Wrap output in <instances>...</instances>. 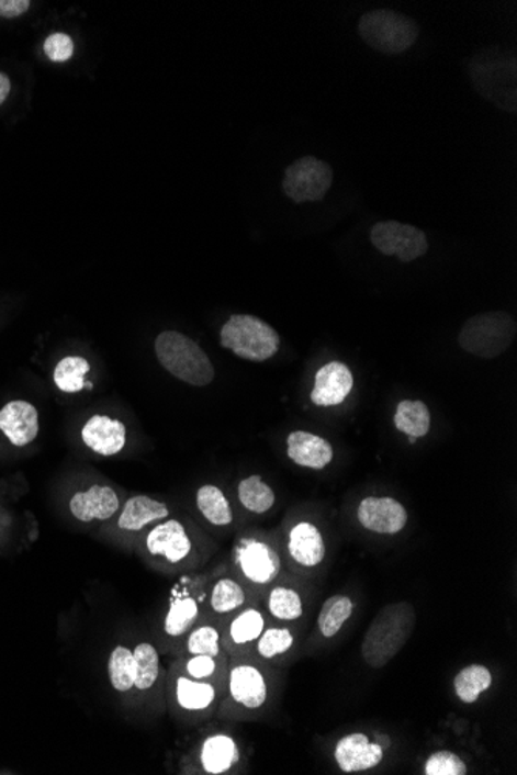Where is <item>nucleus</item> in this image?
I'll return each instance as SVG.
<instances>
[{
    "label": "nucleus",
    "mask_w": 517,
    "mask_h": 775,
    "mask_svg": "<svg viewBox=\"0 0 517 775\" xmlns=\"http://www.w3.org/2000/svg\"><path fill=\"white\" fill-rule=\"evenodd\" d=\"M273 689L268 664L248 655L229 658L217 716L232 720L258 717L270 705Z\"/></svg>",
    "instance_id": "obj_1"
},
{
    "label": "nucleus",
    "mask_w": 517,
    "mask_h": 775,
    "mask_svg": "<svg viewBox=\"0 0 517 775\" xmlns=\"http://www.w3.org/2000/svg\"><path fill=\"white\" fill-rule=\"evenodd\" d=\"M286 550L292 561L302 569L318 566L326 558L324 537L311 521H300L290 529Z\"/></svg>",
    "instance_id": "obj_27"
},
{
    "label": "nucleus",
    "mask_w": 517,
    "mask_h": 775,
    "mask_svg": "<svg viewBox=\"0 0 517 775\" xmlns=\"http://www.w3.org/2000/svg\"><path fill=\"white\" fill-rule=\"evenodd\" d=\"M180 672L200 682L225 684L226 669L229 658L211 655L176 656L171 661Z\"/></svg>",
    "instance_id": "obj_33"
},
{
    "label": "nucleus",
    "mask_w": 517,
    "mask_h": 775,
    "mask_svg": "<svg viewBox=\"0 0 517 775\" xmlns=\"http://www.w3.org/2000/svg\"><path fill=\"white\" fill-rule=\"evenodd\" d=\"M194 551V539L187 525L171 516L154 525L135 547V553L147 565L160 571L188 565Z\"/></svg>",
    "instance_id": "obj_6"
},
{
    "label": "nucleus",
    "mask_w": 517,
    "mask_h": 775,
    "mask_svg": "<svg viewBox=\"0 0 517 775\" xmlns=\"http://www.w3.org/2000/svg\"><path fill=\"white\" fill-rule=\"evenodd\" d=\"M137 661V679L134 689V710H153L165 698L166 671L160 649L149 639L132 644Z\"/></svg>",
    "instance_id": "obj_15"
},
{
    "label": "nucleus",
    "mask_w": 517,
    "mask_h": 775,
    "mask_svg": "<svg viewBox=\"0 0 517 775\" xmlns=\"http://www.w3.org/2000/svg\"><path fill=\"white\" fill-rule=\"evenodd\" d=\"M470 77L474 89L502 111H517V67L515 56H477L471 63Z\"/></svg>",
    "instance_id": "obj_10"
},
{
    "label": "nucleus",
    "mask_w": 517,
    "mask_h": 775,
    "mask_svg": "<svg viewBox=\"0 0 517 775\" xmlns=\"http://www.w3.org/2000/svg\"><path fill=\"white\" fill-rule=\"evenodd\" d=\"M358 520L376 535H398L407 525L405 506L392 497H368L358 506Z\"/></svg>",
    "instance_id": "obj_21"
},
{
    "label": "nucleus",
    "mask_w": 517,
    "mask_h": 775,
    "mask_svg": "<svg viewBox=\"0 0 517 775\" xmlns=\"http://www.w3.org/2000/svg\"><path fill=\"white\" fill-rule=\"evenodd\" d=\"M224 684L200 682L184 675L172 663L166 671L165 701L169 712L187 725H198L217 716Z\"/></svg>",
    "instance_id": "obj_3"
},
{
    "label": "nucleus",
    "mask_w": 517,
    "mask_h": 775,
    "mask_svg": "<svg viewBox=\"0 0 517 775\" xmlns=\"http://www.w3.org/2000/svg\"><path fill=\"white\" fill-rule=\"evenodd\" d=\"M156 355L166 372L181 383L205 388L216 378V370L205 351L183 333H160L156 339Z\"/></svg>",
    "instance_id": "obj_5"
},
{
    "label": "nucleus",
    "mask_w": 517,
    "mask_h": 775,
    "mask_svg": "<svg viewBox=\"0 0 517 775\" xmlns=\"http://www.w3.org/2000/svg\"><path fill=\"white\" fill-rule=\"evenodd\" d=\"M105 675L109 686L123 703L124 707H134L135 679H137V661L134 649L126 642H116L105 661Z\"/></svg>",
    "instance_id": "obj_24"
},
{
    "label": "nucleus",
    "mask_w": 517,
    "mask_h": 775,
    "mask_svg": "<svg viewBox=\"0 0 517 775\" xmlns=\"http://www.w3.org/2000/svg\"><path fill=\"white\" fill-rule=\"evenodd\" d=\"M286 456L297 467L321 471L331 463L335 451L326 438L305 430H294L286 437Z\"/></svg>",
    "instance_id": "obj_26"
},
{
    "label": "nucleus",
    "mask_w": 517,
    "mask_h": 775,
    "mask_svg": "<svg viewBox=\"0 0 517 775\" xmlns=\"http://www.w3.org/2000/svg\"><path fill=\"white\" fill-rule=\"evenodd\" d=\"M267 614L278 622L300 621L304 615V600L301 593L290 585L278 584L267 588Z\"/></svg>",
    "instance_id": "obj_30"
},
{
    "label": "nucleus",
    "mask_w": 517,
    "mask_h": 775,
    "mask_svg": "<svg viewBox=\"0 0 517 775\" xmlns=\"http://www.w3.org/2000/svg\"><path fill=\"white\" fill-rule=\"evenodd\" d=\"M221 346L247 361L263 362L278 353L281 338L258 316L233 315L222 327Z\"/></svg>",
    "instance_id": "obj_8"
},
{
    "label": "nucleus",
    "mask_w": 517,
    "mask_h": 775,
    "mask_svg": "<svg viewBox=\"0 0 517 775\" xmlns=\"http://www.w3.org/2000/svg\"><path fill=\"white\" fill-rule=\"evenodd\" d=\"M251 589L239 577L221 576L207 585L205 597L206 618L222 621L226 616L236 614L240 608L252 604Z\"/></svg>",
    "instance_id": "obj_23"
},
{
    "label": "nucleus",
    "mask_w": 517,
    "mask_h": 775,
    "mask_svg": "<svg viewBox=\"0 0 517 775\" xmlns=\"http://www.w3.org/2000/svg\"><path fill=\"white\" fill-rule=\"evenodd\" d=\"M371 242L381 255L397 256L409 263L428 252V237L417 226L395 221L379 222L371 228Z\"/></svg>",
    "instance_id": "obj_17"
},
{
    "label": "nucleus",
    "mask_w": 517,
    "mask_h": 775,
    "mask_svg": "<svg viewBox=\"0 0 517 775\" xmlns=\"http://www.w3.org/2000/svg\"><path fill=\"white\" fill-rule=\"evenodd\" d=\"M171 509L164 501L135 494L124 498L119 514L103 527L104 539L124 550H135L139 539L158 521L168 519Z\"/></svg>",
    "instance_id": "obj_7"
},
{
    "label": "nucleus",
    "mask_w": 517,
    "mask_h": 775,
    "mask_svg": "<svg viewBox=\"0 0 517 775\" xmlns=\"http://www.w3.org/2000/svg\"><path fill=\"white\" fill-rule=\"evenodd\" d=\"M334 757L342 773H364L383 763L384 750L381 744L372 743L366 733L355 732L338 740Z\"/></svg>",
    "instance_id": "obj_20"
},
{
    "label": "nucleus",
    "mask_w": 517,
    "mask_h": 775,
    "mask_svg": "<svg viewBox=\"0 0 517 775\" xmlns=\"http://www.w3.org/2000/svg\"><path fill=\"white\" fill-rule=\"evenodd\" d=\"M90 370L92 367L86 358L71 355V357L60 359L56 364L55 372H53V383L60 392L74 395V393L93 388L89 381Z\"/></svg>",
    "instance_id": "obj_32"
},
{
    "label": "nucleus",
    "mask_w": 517,
    "mask_h": 775,
    "mask_svg": "<svg viewBox=\"0 0 517 775\" xmlns=\"http://www.w3.org/2000/svg\"><path fill=\"white\" fill-rule=\"evenodd\" d=\"M221 624L224 649L229 658L248 655L268 626L266 611L255 604L226 616Z\"/></svg>",
    "instance_id": "obj_18"
},
{
    "label": "nucleus",
    "mask_w": 517,
    "mask_h": 775,
    "mask_svg": "<svg viewBox=\"0 0 517 775\" xmlns=\"http://www.w3.org/2000/svg\"><path fill=\"white\" fill-rule=\"evenodd\" d=\"M358 32L369 47L389 56L409 50L420 35L414 19L392 10H373L362 14Z\"/></svg>",
    "instance_id": "obj_9"
},
{
    "label": "nucleus",
    "mask_w": 517,
    "mask_h": 775,
    "mask_svg": "<svg viewBox=\"0 0 517 775\" xmlns=\"http://www.w3.org/2000/svg\"><path fill=\"white\" fill-rule=\"evenodd\" d=\"M425 775H467L468 766L460 755L441 750L434 752L423 766Z\"/></svg>",
    "instance_id": "obj_38"
},
{
    "label": "nucleus",
    "mask_w": 517,
    "mask_h": 775,
    "mask_svg": "<svg viewBox=\"0 0 517 775\" xmlns=\"http://www.w3.org/2000/svg\"><path fill=\"white\" fill-rule=\"evenodd\" d=\"M493 673L486 665L470 664L456 675V697L465 705H473L479 697L492 687Z\"/></svg>",
    "instance_id": "obj_35"
},
{
    "label": "nucleus",
    "mask_w": 517,
    "mask_h": 775,
    "mask_svg": "<svg viewBox=\"0 0 517 775\" xmlns=\"http://www.w3.org/2000/svg\"><path fill=\"white\" fill-rule=\"evenodd\" d=\"M123 494L112 483L89 482L69 498V513L78 524L104 527L119 514Z\"/></svg>",
    "instance_id": "obj_13"
},
{
    "label": "nucleus",
    "mask_w": 517,
    "mask_h": 775,
    "mask_svg": "<svg viewBox=\"0 0 517 775\" xmlns=\"http://www.w3.org/2000/svg\"><path fill=\"white\" fill-rule=\"evenodd\" d=\"M296 644L293 630L285 626H267L258 641L252 645L248 656L256 658L266 664H273L292 652Z\"/></svg>",
    "instance_id": "obj_29"
},
{
    "label": "nucleus",
    "mask_w": 517,
    "mask_h": 775,
    "mask_svg": "<svg viewBox=\"0 0 517 775\" xmlns=\"http://www.w3.org/2000/svg\"><path fill=\"white\" fill-rule=\"evenodd\" d=\"M415 627L413 604H389L376 615L361 645L362 660L372 669H381L398 655L409 641Z\"/></svg>",
    "instance_id": "obj_2"
},
{
    "label": "nucleus",
    "mask_w": 517,
    "mask_h": 775,
    "mask_svg": "<svg viewBox=\"0 0 517 775\" xmlns=\"http://www.w3.org/2000/svg\"><path fill=\"white\" fill-rule=\"evenodd\" d=\"M195 505L203 519L214 527H229L234 520L232 503L216 485H203L195 494Z\"/></svg>",
    "instance_id": "obj_31"
},
{
    "label": "nucleus",
    "mask_w": 517,
    "mask_h": 775,
    "mask_svg": "<svg viewBox=\"0 0 517 775\" xmlns=\"http://www.w3.org/2000/svg\"><path fill=\"white\" fill-rule=\"evenodd\" d=\"M353 600L346 595H335L328 597L321 607L318 615V630L324 638L337 637L346 622L353 614Z\"/></svg>",
    "instance_id": "obj_37"
},
{
    "label": "nucleus",
    "mask_w": 517,
    "mask_h": 775,
    "mask_svg": "<svg viewBox=\"0 0 517 775\" xmlns=\"http://www.w3.org/2000/svg\"><path fill=\"white\" fill-rule=\"evenodd\" d=\"M40 429V412L29 401H10L0 409V433L16 448L33 443Z\"/></svg>",
    "instance_id": "obj_22"
},
{
    "label": "nucleus",
    "mask_w": 517,
    "mask_h": 775,
    "mask_svg": "<svg viewBox=\"0 0 517 775\" xmlns=\"http://www.w3.org/2000/svg\"><path fill=\"white\" fill-rule=\"evenodd\" d=\"M11 90V82L7 75L0 74V104L7 100Z\"/></svg>",
    "instance_id": "obj_41"
},
{
    "label": "nucleus",
    "mask_w": 517,
    "mask_h": 775,
    "mask_svg": "<svg viewBox=\"0 0 517 775\" xmlns=\"http://www.w3.org/2000/svg\"><path fill=\"white\" fill-rule=\"evenodd\" d=\"M211 655L229 658L224 649L222 624L218 619L205 618L195 624L181 641L177 656Z\"/></svg>",
    "instance_id": "obj_28"
},
{
    "label": "nucleus",
    "mask_w": 517,
    "mask_h": 775,
    "mask_svg": "<svg viewBox=\"0 0 517 775\" xmlns=\"http://www.w3.org/2000/svg\"><path fill=\"white\" fill-rule=\"evenodd\" d=\"M334 183V169L319 158L302 157L286 168L282 188L294 203L321 202Z\"/></svg>",
    "instance_id": "obj_14"
},
{
    "label": "nucleus",
    "mask_w": 517,
    "mask_h": 775,
    "mask_svg": "<svg viewBox=\"0 0 517 775\" xmlns=\"http://www.w3.org/2000/svg\"><path fill=\"white\" fill-rule=\"evenodd\" d=\"M81 441L87 451L103 459L120 456L130 441V430L120 418L108 414H95L81 427Z\"/></svg>",
    "instance_id": "obj_19"
},
{
    "label": "nucleus",
    "mask_w": 517,
    "mask_h": 775,
    "mask_svg": "<svg viewBox=\"0 0 517 775\" xmlns=\"http://www.w3.org/2000/svg\"><path fill=\"white\" fill-rule=\"evenodd\" d=\"M191 774L224 775L233 773L241 762V748L236 737L228 732L207 733L192 751Z\"/></svg>",
    "instance_id": "obj_16"
},
{
    "label": "nucleus",
    "mask_w": 517,
    "mask_h": 775,
    "mask_svg": "<svg viewBox=\"0 0 517 775\" xmlns=\"http://www.w3.org/2000/svg\"><path fill=\"white\" fill-rule=\"evenodd\" d=\"M237 498H239L240 505L252 514H266L277 503L273 487L268 485L260 475L241 479L237 485Z\"/></svg>",
    "instance_id": "obj_36"
},
{
    "label": "nucleus",
    "mask_w": 517,
    "mask_h": 775,
    "mask_svg": "<svg viewBox=\"0 0 517 775\" xmlns=\"http://www.w3.org/2000/svg\"><path fill=\"white\" fill-rule=\"evenodd\" d=\"M516 333L515 317L508 313H481L463 324L459 333V346L474 357L494 359L509 349Z\"/></svg>",
    "instance_id": "obj_11"
},
{
    "label": "nucleus",
    "mask_w": 517,
    "mask_h": 775,
    "mask_svg": "<svg viewBox=\"0 0 517 775\" xmlns=\"http://www.w3.org/2000/svg\"><path fill=\"white\" fill-rule=\"evenodd\" d=\"M74 41L66 33H53L44 44V52L53 63H66L74 55Z\"/></svg>",
    "instance_id": "obj_39"
},
{
    "label": "nucleus",
    "mask_w": 517,
    "mask_h": 775,
    "mask_svg": "<svg viewBox=\"0 0 517 775\" xmlns=\"http://www.w3.org/2000/svg\"><path fill=\"white\" fill-rule=\"evenodd\" d=\"M206 588L205 582L192 577H181L173 585L160 622L161 648L177 653L188 631L206 618Z\"/></svg>",
    "instance_id": "obj_4"
},
{
    "label": "nucleus",
    "mask_w": 517,
    "mask_h": 775,
    "mask_svg": "<svg viewBox=\"0 0 517 775\" xmlns=\"http://www.w3.org/2000/svg\"><path fill=\"white\" fill-rule=\"evenodd\" d=\"M237 577L251 592H263L278 581L282 570L281 555L259 537H244L233 551Z\"/></svg>",
    "instance_id": "obj_12"
},
{
    "label": "nucleus",
    "mask_w": 517,
    "mask_h": 775,
    "mask_svg": "<svg viewBox=\"0 0 517 775\" xmlns=\"http://www.w3.org/2000/svg\"><path fill=\"white\" fill-rule=\"evenodd\" d=\"M352 389V370L345 362H328L316 373L311 400L319 407L339 406L345 403Z\"/></svg>",
    "instance_id": "obj_25"
},
{
    "label": "nucleus",
    "mask_w": 517,
    "mask_h": 775,
    "mask_svg": "<svg viewBox=\"0 0 517 775\" xmlns=\"http://www.w3.org/2000/svg\"><path fill=\"white\" fill-rule=\"evenodd\" d=\"M394 425L400 433L417 440L426 437L431 430V412L423 401H400Z\"/></svg>",
    "instance_id": "obj_34"
},
{
    "label": "nucleus",
    "mask_w": 517,
    "mask_h": 775,
    "mask_svg": "<svg viewBox=\"0 0 517 775\" xmlns=\"http://www.w3.org/2000/svg\"><path fill=\"white\" fill-rule=\"evenodd\" d=\"M29 0H0V18L13 19L29 11Z\"/></svg>",
    "instance_id": "obj_40"
}]
</instances>
